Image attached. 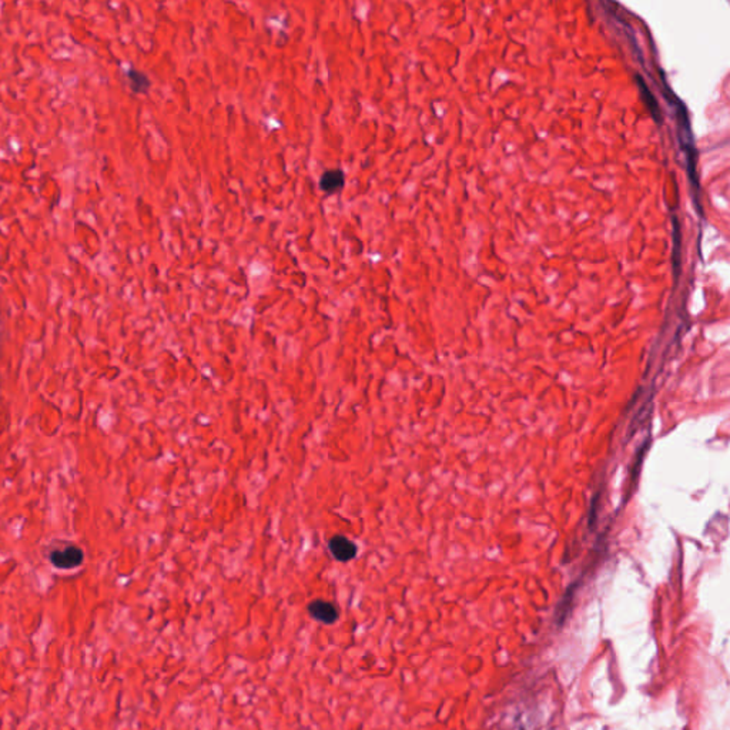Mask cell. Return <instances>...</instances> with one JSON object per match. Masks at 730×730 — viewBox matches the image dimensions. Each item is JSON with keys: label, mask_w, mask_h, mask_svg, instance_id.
<instances>
[{"label": "cell", "mask_w": 730, "mask_h": 730, "mask_svg": "<svg viewBox=\"0 0 730 730\" xmlns=\"http://www.w3.org/2000/svg\"><path fill=\"white\" fill-rule=\"evenodd\" d=\"M345 185V176L340 169L325 170L320 177V189L327 194L340 191Z\"/></svg>", "instance_id": "cell-4"}, {"label": "cell", "mask_w": 730, "mask_h": 730, "mask_svg": "<svg viewBox=\"0 0 730 730\" xmlns=\"http://www.w3.org/2000/svg\"><path fill=\"white\" fill-rule=\"evenodd\" d=\"M129 78H130V82H132V87L136 91V93H143V91H145L150 87L149 79L145 78L143 73H140L137 70H130Z\"/></svg>", "instance_id": "cell-5"}, {"label": "cell", "mask_w": 730, "mask_h": 730, "mask_svg": "<svg viewBox=\"0 0 730 730\" xmlns=\"http://www.w3.org/2000/svg\"><path fill=\"white\" fill-rule=\"evenodd\" d=\"M83 561V552L76 546L66 548L63 551H56L51 555L53 565H56L58 568H75L80 565Z\"/></svg>", "instance_id": "cell-3"}, {"label": "cell", "mask_w": 730, "mask_h": 730, "mask_svg": "<svg viewBox=\"0 0 730 730\" xmlns=\"http://www.w3.org/2000/svg\"><path fill=\"white\" fill-rule=\"evenodd\" d=\"M328 550H330L334 559L340 562H349L357 556V545L344 535H335L328 541Z\"/></svg>", "instance_id": "cell-1"}, {"label": "cell", "mask_w": 730, "mask_h": 730, "mask_svg": "<svg viewBox=\"0 0 730 730\" xmlns=\"http://www.w3.org/2000/svg\"><path fill=\"white\" fill-rule=\"evenodd\" d=\"M308 613L313 619L318 620L325 625H333L338 619V609L331 602H327L322 599H316L308 604Z\"/></svg>", "instance_id": "cell-2"}]
</instances>
